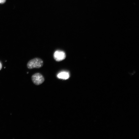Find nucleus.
<instances>
[{"mask_svg":"<svg viewBox=\"0 0 139 139\" xmlns=\"http://www.w3.org/2000/svg\"><path fill=\"white\" fill-rule=\"evenodd\" d=\"M43 64V61L41 59L35 58L29 61L27 63V67L29 69L35 68L38 69L42 67Z\"/></svg>","mask_w":139,"mask_h":139,"instance_id":"f257e3e1","label":"nucleus"},{"mask_svg":"<svg viewBox=\"0 0 139 139\" xmlns=\"http://www.w3.org/2000/svg\"><path fill=\"white\" fill-rule=\"evenodd\" d=\"M32 81L34 84L36 85H40L45 81V79L43 76L39 73H36L32 76Z\"/></svg>","mask_w":139,"mask_h":139,"instance_id":"f03ea898","label":"nucleus"},{"mask_svg":"<svg viewBox=\"0 0 139 139\" xmlns=\"http://www.w3.org/2000/svg\"><path fill=\"white\" fill-rule=\"evenodd\" d=\"M53 57L56 61L60 62L65 59L66 55L65 53L63 51L57 50L54 53Z\"/></svg>","mask_w":139,"mask_h":139,"instance_id":"7ed1b4c3","label":"nucleus"},{"mask_svg":"<svg viewBox=\"0 0 139 139\" xmlns=\"http://www.w3.org/2000/svg\"><path fill=\"white\" fill-rule=\"evenodd\" d=\"M57 77L59 79L67 80L69 78L70 75L69 73L67 72H62L58 73Z\"/></svg>","mask_w":139,"mask_h":139,"instance_id":"20e7f679","label":"nucleus"},{"mask_svg":"<svg viewBox=\"0 0 139 139\" xmlns=\"http://www.w3.org/2000/svg\"><path fill=\"white\" fill-rule=\"evenodd\" d=\"M6 1V0H0V3H3Z\"/></svg>","mask_w":139,"mask_h":139,"instance_id":"39448f33","label":"nucleus"},{"mask_svg":"<svg viewBox=\"0 0 139 139\" xmlns=\"http://www.w3.org/2000/svg\"><path fill=\"white\" fill-rule=\"evenodd\" d=\"M2 66L1 63L0 62V70H1L2 69Z\"/></svg>","mask_w":139,"mask_h":139,"instance_id":"423d86ee","label":"nucleus"}]
</instances>
